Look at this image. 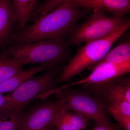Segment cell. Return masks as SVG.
Segmentation results:
<instances>
[{
    "mask_svg": "<svg viewBox=\"0 0 130 130\" xmlns=\"http://www.w3.org/2000/svg\"><path fill=\"white\" fill-rule=\"evenodd\" d=\"M108 110L111 113H119L130 116V102L121 100H115L106 102Z\"/></svg>",
    "mask_w": 130,
    "mask_h": 130,
    "instance_id": "obj_19",
    "label": "cell"
},
{
    "mask_svg": "<svg viewBox=\"0 0 130 130\" xmlns=\"http://www.w3.org/2000/svg\"><path fill=\"white\" fill-rule=\"evenodd\" d=\"M17 17L16 28L21 31L28 26L38 0H11Z\"/></svg>",
    "mask_w": 130,
    "mask_h": 130,
    "instance_id": "obj_14",
    "label": "cell"
},
{
    "mask_svg": "<svg viewBox=\"0 0 130 130\" xmlns=\"http://www.w3.org/2000/svg\"><path fill=\"white\" fill-rule=\"evenodd\" d=\"M84 13L69 0L14 33L9 44L30 43L43 40L65 39L83 17Z\"/></svg>",
    "mask_w": 130,
    "mask_h": 130,
    "instance_id": "obj_1",
    "label": "cell"
},
{
    "mask_svg": "<svg viewBox=\"0 0 130 130\" xmlns=\"http://www.w3.org/2000/svg\"><path fill=\"white\" fill-rule=\"evenodd\" d=\"M54 127H48V128H45V129H43L42 130H54Z\"/></svg>",
    "mask_w": 130,
    "mask_h": 130,
    "instance_id": "obj_23",
    "label": "cell"
},
{
    "mask_svg": "<svg viewBox=\"0 0 130 130\" xmlns=\"http://www.w3.org/2000/svg\"><path fill=\"white\" fill-rule=\"evenodd\" d=\"M92 72L88 76L68 85H88L103 83L111 81L128 73L130 71V60L118 64L105 63L92 68Z\"/></svg>",
    "mask_w": 130,
    "mask_h": 130,
    "instance_id": "obj_9",
    "label": "cell"
},
{
    "mask_svg": "<svg viewBox=\"0 0 130 130\" xmlns=\"http://www.w3.org/2000/svg\"><path fill=\"white\" fill-rule=\"evenodd\" d=\"M68 0H46L35 9L31 20H36L62 5Z\"/></svg>",
    "mask_w": 130,
    "mask_h": 130,
    "instance_id": "obj_18",
    "label": "cell"
},
{
    "mask_svg": "<svg viewBox=\"0 0 130 130\" xmlns=\"http://www.w3.org/2000/svg\"><path fill=\"white\" fill-rule=\"evenodd\" d=\"M6 101V97L5 96L3 95L2 94H0V108L2 107L5 104Z\"/></svg>",
    "mask_w": 130,
    "mask_h": 130,
    "instance_id": "obj_22",
    "label": "cell"
},
{
    "mask_svg": "<svg viewBox=\"0 0 130 130\" xmlns=\"http://www.w3.org/2000/svg\"><path fill=\"white\" fill-rule=\"evenodd\" d=\"M130 25V22L107 37L87 42L83 46L78 47L75 56L59 74L57 82L62 83L70 81L101 60L116 40L129 29Z\"/></svg>",
    "mask_w": 130,
    "mask_h": 130,
    "instance_id": "obj_4",
    "label": "cell"
},
{
    "mask_svg": "<svg viewBox=\"0 0 130 130\" xmlns=\"http://www.w3.org/2000/svg\"><path fill=\"white\" fill-rule=\"evenodd\" d=\"M24 108L17 109L0 118V130H17Z\"/></svg>",
    "mask_w": 130,
    "mask_h": 130,
    "instance_id": "obj_17",
    "label": "cell"
},
{
    "mask_svg": "<svg viewBox=\"0 0 130 130\" xmlns=\"http://www.w3.org/2000/svg\"><path fill=\"white\" fill-rule=\"evenodd\" d=\"M84 86L104 104L115 100L130 102L129 77L121 78L120 77L106 83Z\"/></svg>",
    "mask_w": 130,
    "mask_h": 130,
    "instance_id": "obj_8",
    "label": "cell"
},
{
    "mask_svg": "<svg viewBox=\"0 0 130 130\" xmlns=\"http://www.w3.org/2000/svg\"><path fill=\"white\" fill-rule=\"evenodd\" d=\"M23 63L16 58L0 53V83L23 71Z\"/></svg>",
    "mask_w": 130,
    "mask_h": 130,
    "instance_id": "obj_15",
    "label": "cell"
},
{
    "mask_svg": "<svg viewBox=\"0 0 130 130\" xmlns=\"http://www.w3.org/2000/svg\"><path fill=\"white\" fill-rule=\"evenodd\" d=\"M111 113L124 130H130V116L119 113Z\"/></svg>",
    "mask_w": 130,
    "mask_h": 130,
    "instance_id": "obj_20",
    "label": "cell"
},
{
    "mask_svg": "<svg viewBox=\"0 0 130 130\" xmlns=\"http://www.w3.org/2000/svg\"><path fill=\"white\" fill-rule=\"evenodd\" d=\"M89 119L63 106L55 117L53 126L56 130H82L88 126Z\"/></svg>",
    "mask_w": 130,
    "mask_h": 130,
    "instance_id": "obj_12",
    "label": "cell"
},
{
    "mask_svg": "<svg viewBox=\"0 0 130 130\" xmlns=\"http://www.w3.org/2000/svg\"><path fill=\"white\" fill-rule=\"evenodd\" d=\"M93 130H120L111 122L108 123L96 124Z\"/></svg>",
    "mask_w": 130,
    "mask_h": 130,
    "instance_id": "obj_21",
    "label": "cell"
},
{
    "mask_svg": "<svg viewBox=\"0 0 130 130\" xmlns=\"http://www.w3.org/2000/svg\"><path fill=\"white\" fill-rule=\"evenodd\" d=\"M76 7L106 10L114 16L123 17L130 11V0H69Z\"/></svg>",
    "mask_w": 130,
    "mask_h": 130,
    "instance_id": "obj_11",
    "label": "cell"
},
{
    "mask_svg": "<svg viewBox=\"0 0 130 130\" xmlns=\"http://www.w3.org/2000/svg\"><path fill=\"white\" fill-rule=\"evenodd\" d=\"M63 106L58 100L43 103L26 112H24L17 130H42L54 127V118Z\"/></svg>",
    "mask_w": 130,
    "mask_h": 130,
    "instance_id": "obj_7",
    "label": "cell"
},
{
    "mask_svg": "<svg viewBox=\"0 0 130 130\" xmlns=\"http://www.w3.org/2000/svg\"><path fill=\"white\" fill-rule=\"evenodd\" d=\"M130 60V41L119 44L117 46L108 52L104 58L92 66L93 68L98 65L105 63L118 64Z\"/></svg>",
    "mask_w": 130,
    "mask_h": 130,
    "instance_id": "obj_16",
    "label": "cell"
},
{
    "mask_svg": "<svg viewBox=\"0 0 130 130\" xmlns=\"http://www.w3.org/2000/svg\"><path fill=\"white\" fill-rule=\"evenodd\" d=\"M17 22L11 0H0V49L9 44Z\"/></svg>",
    "mask_w": 130,
    "mask_h": 130,
    "instance_id": "obj_10",
    "label": "cell"
},
{
    "mask_svg": "<svg viewBox=\"0 0 130 130\" xmlns=\"http://www.w3.org/2000/svg\"><path fill=\"white\" fill-rule=\"evenodd\" d=\"M63 67L57 66L47 70L43 74L28 79L10 94L5 95V104L0 108V118L17 109L24 108L38 95L47 96L57 92L55 84Z\"/></svg>",
    "mask_w": 130,
    "mask_h": 130,
    "instance_id": "obj_3",
    "label": "cell"
},
{
    "mask_svg": "<svg viewBox=\"0 0 130 130\" xmlns=\"http://www.w3.org/2000/svg\"><path fill=\"white\" fill-rule=\"evenodd\" d=\"M55 94L64 107L69 111L94 120L96 124L111 122L105 105L88 93L74 90L66 85L60 88Z\"/></svg>",
    "mask_w": 130,
    "mask_h": 130,
    "instance_id": "obj_6",
    "label": "cell"
},
{
    "mask_svg": "<svg viewBox=\"0 0 130 130\" xmlns=\"http://www.w3.org/2000/svg\"><path fill=\"white\" fill-rule=\"evenodd\" d=\"M54 67L42 64L31 67L27 70L22 71L7 80L0 83V94L11 93L16 89L25 81L32 77L36 74L49 70Z\"/></svg>",
    "mask_w": 130,
    "mask_h": 130,
    "instance_id": "obj_13",
    "label": "cell"
},
{
    "mask_svg": "<svg viewBox=\"0 0 130 130\" xmlns=\"http://www.w3.org/2000/svg\"><path fill=\"white\" fill-rule=\"evenodd\" d=\"M70 45L65 39L43 40L11 44L1 53L16 58L24 65L46 64L55 67L68 59Z\"/></svg>",
    "mask_w": 130,
    "mask_h": 130,
    "instance_id": "obj_2",
    "label": "cell"
},
{
    "mask_svg": "<svg viewBox=\"0 0 130 130\" xmlns=\"http://www.w3.org/2000/svg\"><path fill=\"white\" fill-rule=\"evenodd\" d=\"M130 20L123 17L106 16L102 10L94 9L90 16L83 23L76 25L69 33L70 45H80L84 42L105 38L120 29Z\"/></svg>",
    "mask_w": 130,
    "mask_h": 130,
    "instance_id": "obj_5",
    "label": "cell"
}]
</instances>
